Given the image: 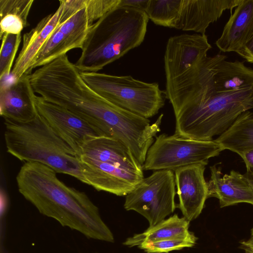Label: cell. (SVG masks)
<instances>
[{
  "label": "cell",
  "instance_id": "15",
  "mask_svg": "<svg viewBox=\"0 0 253 253\" xmlns=\"http://www.w3.org/2000/svg\"><path fill=\"white\" fill-rule=\"evenodd\" d=\"M62 12V6L60 3L54 13L43 18L34 28L24 34L22 48L11 73L14 81L29 75V70L41 49L63 21Z\"/></svg>",
  "mask_w": 253,
  "mask_h": 253
},
{
  "label": "cell",
  "instance_id": "16",
  "mask_svg": "<svg viewBox=\"0 0 253 253\" xmlns=\"http://www.w3.org/2000/svg\"><path fill=\"white\" fill-rule=\"evenodd\" d=\"M211 177L207 182L208 198L215 197L220 208L246 203L253 205V189L244 174L232 170L223 175L216 165L210 167Z\"/></svg>",
  "mask_w": 253,
  "mask_h": 253
},
{
  "label": "cell",
  "instance_id": "11",
  "mask_svg": "<svg viewBox=\"0 0 253 253\" xmlns=\"http://www.w3.org/2000/svg\"><path fill=\"white\" fill-rule=\"evenodd\" d=\"M91 25L84 4L83 7L61 22L51 34L33 62L28 75L34 69L66 54L71 49H82Z\"/></svg>",
  "mask_w": 253,
  "mask_h": 253
},
{
  "label": "cell",
  "instance_id": "14",
  "mask_svg": "<svg viewBox=\"0 0 253 253\" xmlns=\"http://www.w3.org/2000/svg\"><path fill=\"white\" fill-rule=\"evenodd\" d=\"M242 0H182L179 18L174 28L205 34L210 24L223 12L236 7Z\"/></svg>",
  "mask_w": 253,
  "mask_h": 253
},
{
  "label": "cell",
  "instance_id": "27",
  "mask_svg": "<svg viewBox=\"0 0 253 253\" xmlns=\"http://www.w3.org/2000/svg\"><path fill=\"white\" fill-rule=\"evenodd\" d=\"M237 53L248 62L253 63V35L244 47Z\"/></svg>",
  "mask_w": 253,
  "mask_h": 253
},
{
  "label": "cell",
  "instance_id": "6",
  "mask_svg": "<svg viewBox=\"0 0 253 253\" xmlns=\"http://www.w3.org/2000/svg\"><path fill=\"white\" fill-rule=\"evenodd\" d=\"M85 82L111 103L143 118L156 115L165 105L164 92L157 83H146L131 76L81 72Z\"/></svg>",
  "mask_w": 253,
  "mask_h": 253
},
{
  "label": "cell",
  "instance_id": "24",
  "mask_svg": "<svg viewBox=\"0 0 253 253\" xmlns=\"http://www.w3.org/2000/svg\"><path fill=\"white\" fill-rule=\"evenodd\" d=\"M198 240L194 235L185 239H170L153 242H143L138 247L147 253H168L185 248L194 247Z\"/></svg>",
  "mask_w": 253,
  "mask_h": 253
},
{
  "label": "cell",
  "instance_id": "2",
  "mask_svg": "<svg viewBox=\"0 0 253 253\" xmlns=\"http://www.w3.org/2000/svg\"><path fill=\"white\" fill-rule=\"evenodd\" d=\"M50 167L25 162L16 177L19 193L42 214L86 238L113 243L114 235L98 207L84 192L64 184Z\"/></svg>",
  "mask_w": 253,
  "mask_h": 253
},
{
  "label": "cell",
  "instance_id": "20",
  "mask_svg": "<svg viewBox=\"0 0 253 253\" xmlns=\"http://www.w3.org/2000/svg\"><path fill=\"white\" fill-rule=\"evenodd\" d=\"M214 140L224 150L239 156L253 149V113L247 111L241 114L224 132Z\"/></svg>",
  "mask_w": 253,
  "mask_h": 253
},
{
  "label": "cell",
  "instance_id": "1",
  "mask_svg": "<svg viewBox=\"0 0 253 253\" xmlns=\"http://www.w3.org/2000/svg\"><path fill=\"white\" fill-rule=\"evenodd\" d=\"M217 55L207 57L190 85L171 97L175 120V134L203 141L212 140L227 130L243 113L253 108V87L217 92L212 68Z\"/></svg>",
  "mask_w": 253,
  "mask_h": 253
},
{
  "label": "cell",
  "instance_id": "29",
  "mask_svg": "<svg viewBox=\"0 0 253 253\" xmlns=\"http://www.w3.org/2000/svg\"><path fill=\"white\" fill-rule=\"evenodd\" d=\"M240 248L246 252L253 253V238H250L246 241H241Z\"/></svg>",
  "mask_w": 253,
  "mask_h": 253
},
{
  "label": "cell",
  "instance_id": "30",
  "mask_svg": "<svg viewBox=\"0 0 253 253\" xmlns=\"http://www.w3.org/2000/svg\"><path fill=\"white\" fill-rule=\"evenodd\" d=\"M244 175L248 179L253 189V173L249 170H247L246 172L244 174ZM251 238H253V227L252 228V229L251 230Z\"/></svg>",
  "mask_w": 253,
  "mask_h": 253
},
{
  "label": "cell",
  "instance_id": "12",
  "mask_svg": "<svg viewBox=\"0 0 253 253\" xmlns=\"http://www.w3.org/2000/svg\"><path fill=\"white\" fill-rule=\"evenodd\" d=\"M205 164L187 166L174 171L176 193L179 203L177 208L189 221L201 213L208 198L207 182L204 177Z\"/></svg>",
  "mask_w": 253,
  "mask_h": 253
},
{
  "label": "cell",
  "instance_id": "5",
  "mask_svg": "<svg viewBox=\"0 0 253 253\" xmlns=\"http://www.w3.org/2000/svg\"><path fill=\"white\" fill-rule=\"evenodd\" d=\"M4 125L8 153L21 161L41 163L85 183L76 153L39 114L26 123L5 119Z\"/></svg>",
  "mask_w": 253,
  "mask_h": 253
},
{
  "label": "cell",
  "instance_id": "9",
  "mask_svg": "<svg viewBox=\"0 0 253 253\" xmlns=\"http://www.w3.org/2000/svg\"><path fill=\"white\" fill-rule=\"evenodd\" d=\"M174 173L170 170L154 171L126 196V211H134L144 217L152 226L173 212L175 202Z\"/></svg>",
  "mask_w": 253,
  "mask_h": 253
},
{
  "label": "cell",
  "instance_id": "7",
  "mask_svg": "<svg viewBox=\"0 0 253 253\" xmlns=\"http://www.w3.org/2000/svg\"><path fill=\"white\" fill-rule=\"evenodd\" d=\"M211 48L206 34H183L168 39L164 55L166 98L190 85Z\"/></svg>",
  "mask_w": 253,
  "mask_h": 253
},
{
  "label": "cell",
  "instance_id": "31",
  "mask_svg": "<svg viewBox=\"0 0 253 253\" xmlns=\"http://www.w3.org/2000/svg\"><path fill=\"white\" fill-rule=\"evenodd\" d=\"M246 253H247V252H246Z\"/></svg>",
  "mask_w": 253,
  "mask_h": 253
},
{
  "label": "cell",
  "instance_id": "19",
  "mask_svg": "<svg viewBox=\"0 0 253 253\" xmlns=\"http://www.w3.org/2000/svg\"><path fill=\"white\" fill-rule=\"evenodd\" d=\"M190 221L184 217L174 214L156 225L149 226L143 232L135 234L127 238L123 245L133 247L143 242H153L170 239H185L194 236L189 230Z\"/></svg>",
  "mask_w": 253,
  "mask_h": 253
},
{
  "label": "cell",
  "instance_id": "28",
  "mask_svg": "<svg viewBox=\"0 0 253 253\" xmlns=\"http://www.w3.org/2000/svg\"><path fill=\"white\" fill-rule=\"evenodd\" d=\"M243 160L247 170L253 173V149L243 153L240 156Z\"/></svg>",
  "mask_w": 253,
  "mask_h": 253
},
{
  "label": "cell",
  "instance_id": "26",
  "mask_svg": "<svg viewBox=\"0 0 253 253\" xmlns=\"http://www.w3.org/2000/svg\"><path fill=\"white\" fill-rule=\"evenodd\" d=\"M149 0H121L118 6L129 7L145 12Z\"/></svg>",
  "mask_w": 253,
  "mask_h": 253
},
{
  "label": "cell",
  "instance_id": "21",
  "mask_svg": "<svg viewBox=\"0 0 253 253\" xmlns=\"http://www.w3.org/2000/svg\"><path fill=\"white\" fill-rule=\"evenodd\" d=\"M34 0H0V38L19 34L29 25L28 16Z\"/></svg>",
  "mask_w": 253,
  "mask_h": 253
},
{
  "label": "cell",
  "instance_id": "8",
  "mask_svg": "<svg viewBox=\"0 0 253 253\" xmlns=\"http://www.w3.org/2000/svg\"><path fill=\"white\" fill-rule=\"evenodd\" d=\"M222 148L214 140H197L162 133L155 137L149 148L143 169H176L189 165L208 164L209 159L217 156Z\"/></svg>",
  "mask_w": 253,
  "mask_h": 253
},
{
  "label": "cell",
  "instance_id": "18",
  "mask_svg": "<svg viewBox=\"0 0 253 253\" xmlns=\"http://www.w3.org/2000/svg\"><path fill=\"white\" fill-rule=\"evenodd\" d=\"M217 54L212 68V80L219 92L235 91L253 87V70L238 60L229 61Z\"/></svg>",
  "mask_w": 253,
  "mask_h": 253
},
{
  "label": "cell",
  "instance_id": "17",
  "mask_svg": "<svg viewBox=\"0 0 253 253\" xmlns=\"http://www.w3.org/2000/svg\"><path fill=\"white\" fill-rule=\"evenodd\" d=\"M253 35V0H242L215 42L224 52L238 53Z\"/></svg>",
  "mask_w": 253,
  "mask_h": 253
},
{
  "label": "cell",
  "instance_id": "10",
  "mask_svg": "<svg viewBox=\"0 0 253 253\" xmlns=\"http://www.w3.org/2000/svg\"><path fill=\"white\" fill-rule=\"evenodd\" d=\"M39 115L76 153L90 140L104 136L97 128L68 110L36 95Z\"/></svg>",
  "mask_w": 253,
  "mask_h": 253
},
{
  "label": "cell",
  "instance_id": "22",
  "mask_svg": "<svg viewBox=\"0 0 253 253\" xmlns=\"http://www.w3.org/2000/svg\"><path fill=\"white\" fill-rule=\"evenodd\" d=\"M182 5V0H149L145 13L155 24L174 28Z\"/></svg>",
  "mask_w": 253,
  "mask_h": 253
},
{
  "label": "cell",
  "instance_id": "25",
  "mask_svg": "<svg viewBox=\"0 0 253 253\" xmlns=\"http://www.w3.org/2000/svg\"><path fill=\"white\" fill-rule=\"evenodd\" d=\"M121 0H83L89 22L93 24L109 11L119 6Z\"/></svg>",
  "mask_w": 253,
  "mask_h": 253
},
{
  "label": "cell",
  "instance_id": "3",
  "mask_svg": "<svg viewBox=\"0 0 253 253\" xmlns=\"http://www.w3.org/2000/svg\"><path fill=\"white\" fill-rule=\"evenodd\" d=\"M149 20L136 8H113L90 26L75 66L81 72H98L142 43Z\"/></svg>",
  "mask_w": 253,
  "mask_h": 253
},
{
  "label": "cell",
  "instance_id": "32",
  "mask_svg": "<svg viewBox=\"0 0 253 253\" xmlns=\"http://www.w3.org/2000/svg\"></svg>",
  "mask_w": 253,
  "mask_h": 253
},
{
  "label": "cell",
  "instance_id": "13",
  "mask_svg": "<svg viewBox=\"0 0 253 253\" xmlns=\"http://www.w3.org/2000/svg\"><path fill=\"white\" fill-rule=\"evenodd\" d=\"M29 79L25 75L17 81L0 87V114L4 119L26 123L38 115L36 94Z\"/></svg>",
  "mask_w": 253,
  "mask_h": 253
},
{
  "label": "cell",
  "instance_id": "23",
  "mask_svg": "<svg viewBox=\"0 0 253 253\" xmlns=\"http://www.w3.org/2000/svg\"><path fill=\"white\" fill-rule=\"evenodd\" d=\"M21 34H5L1 38L0 80L9 76L22 40Z\"/></svg>",
  "mask_w": 253,
  "mask_h": 253
},
{
  "label": "cell",
  "instance_id": "4",
  "mask_svg": "<svg viewBox=\"0 0 253 253\" xmlns=\"http://www.w3.org/2000/svg\"><path fill=\"white\" fill-rule=\"evenodd\" d=\"M78 156L85 184L97 191L126 196L144 177L143 166L130 150L111 137L90 140Z\"/></svg>",
  "mask_w": 253,
  "mask_h": 253
}]
</instances>
